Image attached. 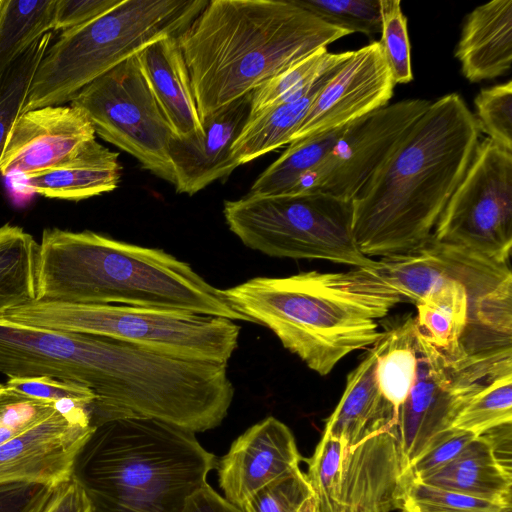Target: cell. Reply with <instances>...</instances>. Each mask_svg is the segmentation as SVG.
<instances>
[{
  "mask_svg": "<svg viewBox=\"0 0 512 512\" xmlns=\"http://www.w3.org/2000/svg\"><path fill=\"white\" fill-rule=\"evenodd\" d=\"M480 130L457 93L423 115L352 199V228L368 258L409 251L426 240L463 179Z\"/></svg>",
  "mask_w": 512,
  "mask_h": 512,
  "instance_id": "6da1fadb",
  "label": "cell"
},
{
  "mask_svg": "<svg viewBox=\"0 0 512 512\" xmlns=\"http://www.w3.org/2000/svg\"><path fill=\"white\" fill-rule=\"evenodd\" d=\"M349 34L294 0H211L176 38L202 121Z\"/></svg>",
  "mask_w": 512,
  "mask_h": 512,
  "instance_id": "7a4b0ae2",
  "label": "cell"
},
{
  "mask_svg": "<svg viewBox=\"0 0 512 512\" xmlns=\"http://www.w3.org/2000/svg\"><path fill=\"white\" fill-rule=\"evenodd\" d=\"M36 280V301L158 308L251 322L189 263L90 230L45 228Z\"/></svg>",
  "mask_w": 512,
  "mask_h": 512,
  "instance_id": "3957f363",
  "label": "cell"
},
{
  "mask_svg": "<svg viewBox=\"0 0 512 512\" xmlns=\"http://www.w3.org/2000/svg\"><path fill=\"white\" fill-rule=\"evenodd\" d=\"M217 467L194 432L154 418L106 421L77 452L71 477L92 512H183Z\"/></svg>",
  "mask_w": 512,
  "mask_h": 512,
  "instance_id": "277c9868",
  "label": "cell"
},
{
  "mask_svg": "<svg viewBox=\"0 0 512 512\" xmlns=\"http://www.w3.org/2000/svg\"><path fill=\"white\" fill-rule=\"evenodd\" d=\"M224 293L321 376L351 352L371 347L382 334L377 320L403 302L396 294L353 282L347 272L258 276Z\"/></svg>",
  "mask_w": 512,
  "mask_h": 512,
  "instance_id": "5b68a950",
  "label": "cell"
},
{
  "mask_svg": "<svg viewBox=\"0 0 512 512\" xmlns=\"http://www.w3.org/2000/svg\"><path fill=\"white\" fill-rule=\"evenodd\" d=\"M207 0H121L102 16L62 31L33 76L23 111L64 105L86 85L150 43L178 36Z\"/></svg>",
  "mask_w": 512,
  "mask_h": 512,
  "instance_id": "8992f818",
  "label": "cell"
},
{
  "mask_svg": "<svg viewBox=\"0 0 512 512\" xmlns=\"http://www.w3.org/2000/svg\"><path fill=\"white\" fill-rule=\"evenodd\" d=\"M0 317L44 329L113 338L181 359L220 364H228L238 347L241 329L223 317L113 304L33 301Z\"/></svg>",
  "mask_w": 512,
  "mask_h": 512,
  "instance_id": "52a82bcc",
  "label": "cell"
},
{
  "mask_svg": "<svg viewBox=\"0 0 512 512\" xmlns=\"http://www.w3.org/2000/svg\"><path fill=\"white\" fill-rule=\"evenodd\" d=\"M223 215L246 247L271 257L326 260L354 268L374 262L355 241L351 202L324 193L246 194L226 200Z\"/></svg>",
  "mask_w": 512,
  "mask_h": 512,
  "instance_id": "ba28073f",
  "label": "cell"
},
{
  "mask_svg": "<svg viewBox=\"0 0 512 512\" xmlns=\"http://www.w3.org/2000/svg\"><path fill=\"white\" fill-rule=\"evenodd\" d=\"M509 371L512 354H449L417 328V371L395 425L405 468L453 432L458 414L483 385Z\"/></svg>",
  "mask_w": 512,
  "mask_h": 512,
  "instance_id": "9c48e42d",
  "label": "cell"
},
{
  "mask_svg": "<svg viewBox=\"0 0 512 512\" xmlns=\"http://www.w3.org/2000/svg\"><path fill=\"white\" fill-rule=\"evenodd\" d=\"M69 103L86 114L95 134L175 184L169 157L174 134L136 54L86 85Z\"/></svg>",
  "mask_w": 512,
  "mask_h": 512,
  "instance_id": "30bf717a",
  "label": "cell"
},
{
  "mask_svg": "<svg viewBox=\"0 0 512 512\" xmlns=\"http://www.w3.org/2000/svg\"><path fill=\"white\" fill-rule=\"evenodd\" d=\"M432 237L492 261L509 264L512 248V152L479 142Z\"/></svg>",
  "mask_w": 512,
  "mask_h": 512,
  "instance_id": "8fae6325",
  "label": "cell"
},
{
  "mask_svg": "<svg viewBox=\"0 0 512 512\" xmlns=\"http://www.w3.org/2000/svg\"><path fill=\"white\" fill-rule=\"evenodd\" d=\"M430 103L405 99L351 122L321 164L291 194L320 192L351 202Z\"/></svg>",
  "mask_w": 512,
  "mask_h": 512,
  "instance_id": "7c38bea8",
  "label": "cell"
},
{
  "mask_svg": "<svg viewBox=\"0 0 512 512\" xmlns=\"http://www.w3.org/2000/svg\"><path fill=\"white\" fill-rule=\"evenodd\" d=\"M93 429L88 407L59 403L47 418L0 445V481L58 485L68 480Z\"/></svg>",
  "mask_w": 512,
  "mask_h": 512,
  "instance_id": "4fadbf2b",
  "label": "cell"
},
{
  "mask_svg": "<svg viewBox=\"0 0 512 512\" xmlns=\"http://www.w3.org/2000/svg\"><path fill=\"white\" fill-rule=\"evenodd\" d=\"M394 86L379 42L351 51L317 93L290 143L339 129L388 105Z\"/></svg>",
  "mask_w": 512,
  "mask_h": 512,
  "instance_id": "5bb4252c",
  "label": "cell"
},
{
  "mask_svg": "<svg viewBox=\"0 0 512 512\" xmlns=\"http://www.w3.org/2000/svg\"><path fill=\"white\" fill-rule=\"evenodd\" d=\"M95 135L86 114L73 105L22 112L9 132L0 160V174L24 177L41 171L95 139Z\"/></svg>",
  "mask_w": 512,
  "mask_h": 512,
  "instance_id": "9a60e30c",
  "label": "cell"
},
{
  "mask_svg": "<svg viewBox=\"0 0 512 512\" xmlns=\"http://www.w3.org/2000/svg\"><path fill=\"white\" fill-rule=\"evenodd\" d=\"M407 474L395 431L374 435L346 452L336 512H391L401 509Z\"/></svg>",
  "mask_w": 512,
  "mask_h": 512,
  "instance_id": "2e32d148",
  "label": "cell"
},
{
  "mask_svg": "<svg viewBox=\"0 0 512 512\" xmlns=\"http://www.w3.org/2000/svg\"><path fill=\"white\" fill-rule=\"evenodd\" d=\"M301 455L291 430L267 417L240 435L217 464L224 498L243 508L258 489L296 467Z\"/></svg>",
  "mask_w": 512,
  "mask_h": 512,
  "instance_id": "e0dca14e",
  "label": "cell"
},
{
  "mask_svg": "<svg viewBox=\"0 0 512 512\" xmlns=\"http://www.w3.org/2000/svg\"><path fill=\"white\" fill-rule=\"evenodd\" d=\"M250 103L251 93L203 119L201 134L172 136L169 157L178 193L194 195L238 167L231 147L247 121Z\"/></svg>",
  "mask_w": 512,
  "mask_h": 512,
  "instance_id": "ac0fdd59",
  "label": "cell"
},
{
  "mask_svg": "<svg viewBox=\"0 0 512 512\" xmlns=\"http://www.w3.org/2000/svg\"><path fill=\"white\" fill-rule=\"evenodd\" d=\"M369 348L348 374L341 399L324 428L323 435L340 441L346 452L374 435L395 431L397 411L382 396L377 352L374 345Z\"/></svg>",
  "mask_w": 512,
  "mask_h": 512,
  "instance_id": "d6986e66",
  "label": "cell"
},
{
  "mask_svg": "<svg viewBox=\"0 0 512 512\" xmlns=\"http://www.w3.org/2000/svg\"><path fill=\"white\" fill-rule=\"evenodd\" d=\"M118 157V153L93 139L52 166L24 176V185L47 198L85 200L118 187L121 177Z\"/></svg>",
  "mask_w": 512,
  "mask_h": 512,
  "instance_id": "ffe728a7",
  "label": "cell"
},
{
  "mask_svg": "<svg viewBox=\"0 0 512 512\" xmlns=\"http://www.w3.org/2000/svg\"><path fill=\"white\" fill-rule=\"evenodd\" d=\"M455 57L470 82L507 74L512 64V0H493L466 17Z\"/></svg>",
  "mask_w": 512,
  "mask_h": 512,
  "instance_id": "44dd1931",
  "label": "cell"
},
{
  "mask_svg": "<svg viewBox=\"0 0 512 512\" xmlns=\"http://www.w3.org/2000/svg\"><path fill=\"white\" fill-rule=\"evenodd\" d=\"M136 56L173 134L178 137L201 134L202 123L176 36L160 38Z\"/></svg>",
  "mask_w": 512,
  "mask_h": 512,
  "instance_id": "7402d4cb",
  "label": "cell"
},
{
  "mask_svg": "<svg viewBox=\"0 0 512 512\" xmlns=\"http://www.w3.org/2000/svg\"><path fill=\"white\" fill-rule=\"evenodd\" d=\"M350 55L351 51L295 97L248 117L231 147L232 160L240 166L290 144L317 93Z\"/></svg>",
  "mask_w": 512,
  "mask_h": 512,
  "instance_id": "603a6c76",
  "label": "cell"
},
{
  "mask_svg": "<svg viewBox=\"0 0 512 512\" xmlns=\"http://www.w3.org/2000/svg\"><path fill=\"white\" fill-rule=\"evenodd\" d=\"M418 481L503 505L512 504V471L498 462L482 435L476 436L444 467Z\"/></svg>",
  "mask_w": 512,
  "mask_h": 512,
  "instance_id": "cb8c5ba5",
  "label": "cell"
},
{
  "mask_svg": "<svg viewBox=\"0 0 512 512\" xmlns=\"http://www.w3.org/2000/svg\"><path fill=\"white\" fill-rule=\"evenodd\" d=\"M39 243L19 226L0 227V316L36 301Z\"/></svg>",
  "mask_w": 512,
  "mask_h": 512,
  "instance_id": "d4e9b609",
  "label": "cell"
},
{
  "mask_svg": "<svg viewBox=\"0 0 512 512\" xmlns=\"http://www.w3.org/2000/svg\"><path fill=\"white\" fill-rule=\"evenodd\" d=\"M346 126L290 143L288 148L257 177L247 194H291L301 180L321 164Z\"/></svg>",
  "mask_w": 512,
  "mask_h": 512,
  "instance_id": "484cf974",
  "label": "cell"
},
{
  "mask_svg": "<svg viewBox=\"0 0 512 512\" xmlns=\"http://www.w3.org/2000/svg\"><path fill=\"white\" fill-rule=\"evenodd\" d=\"M57 0H0V74L38 38L52 32Z\"/></svg>",
  "mask_w": 512,
  "mask_h": 512,
  "instance_id": "4316f807",
  "label": "cell"
},
{
  "mask_svg": "<svg viewBox=\"0 0 512 512\" xmlns=\"http://www.w3.org/2000/svg\"><path fill=\"white\" fill-rule=\"evenodd\" d=\"M349 54L350 51L330 53L324 48L272 76L251 92L248 117L295 97Z\"/></svg>",
  "mask_w": 512,
  "mask_h": 512,
  "instance_id": "83f0119b",
  "label": "cell"
},
{
  "mask_svg": "<svg viewBox=\"0 0 512 512\" xmlns=\"http://www.w3.org/2000/svg\"><path fill=\"white\" fill-rule=\"evenodd\" d=\"M53 32L38 38L0 74V160L9 132L22 113L35 71L52 40Z\"/></svg>",
  "mask_w": 512,
  "mask_h": 512,
  "instance_id": "f1b7e54d",
  "label": "cell"
},
{
  "mask_svg": "<svg viewBox=\"0 0 512 512\" xmlns=\"http://www.w3.org/2000/svg\"><path fill=\"white\" fill-rule=\"evenodd\" d=\"M506 423H512V371L483 385L462 408L453 427L478 436Z\"/></svg>",
  "mask_w": 512,
  "mask_h": 512,
  "instance_id": "f546056e",
  "label": "cell"
},
{
  "mask_svg": "<svg viewBox=\"0 0 512 512\" xmlns=\"http://www.w3.org/2000/svg\"><path fill=\"white\" fill-rule=\"evenodd\" d=\"M383 58L395 84H405L413 79L407 19L399 0H379Z\"/></svg>",
  "mask_w": 512,
  "mask_h": 512,
  "instance_id": "4dcf8cb0",
  "label": "cell"
},
{
  "mask_svg": "<svg viewBox=\"0 0 512 512\" xmlns=\"http://www.w3.org/2000/svg\"><path fill=\"white\" fill-rule=\"evenodd\" d=\"M401 510L403 512H512V505H503L411 480L406 486Z\"/></svg>",
  "mask_w": 512,
  "mask_h": 512,
  "instance_id": "1f68e13d",
  "label": "cell"
},
{
  "mask_svg": "<svg viewBox=\"0 0 512 512\" xmlns=\"http://www.w3.org/2000/svg\"><path fill=\"white\" fill-rule=\"evenodd\" d=\"M323 21L352 33H380L379 0H294Z\"/></svg>",
  "mask_w": 512,
  "mask_h": 512,
  "instance_id": "d6a6232c",
  "label": "cell"
},
{
  "mask_svg": "<svg viewBox=\"0 0 512 512\" xmlns=\"http://www.w3.org/2000/svg\"><path fill=\"white\" fill-rule=\"evenodd\" d=\"M342 443L323 435L308 462L306 474L317 499L319 512H336L342 460Z\"/></svg>",
  "mask_w": 512,
  "mask_h": 512,
  "instance_id": "836d02e7",
  "label": "cell"
},
{
  "mask_svg": "<svg viewBox=\"0 0 512 512\" xmlns=\"http://www.w3.org/2000/svg\"><path fill=\"white\" fill-rule=\"evenodd\" d=\"M314 495L306 474L299 467L273 479L245 502L244 512H298Z\"/></svg>",
  "mask_w": 512,
  "mask_h": 512,
  "instance_id": "e575fe53",
  "label": "cell"
},
{
  "mask_svg": "<svg viewBox=\"0 0 512 512\" xmlns=\"http://www.w3.org/2000/svg\"><path fill=\"white\" fill-rule=\"evenodd\" d=\"M479 130L493 143L512 152V83L482 89L474 99Z\"/></svg>",
  "mask_w": 512,
  "mask_h": 512,
  "instance_id": "d590c367",
  "label": "cell"
},
{
  "mask_svg": "<svg viewBox=\"0 0 512 512\" xmlns=\"http://www.w3.org/2000/svg\"><path fill=\"white\" fill-rule=\"evenodd\" d=\"M58 404L24 396L7 388L0 392V445L47 418Z\"/></svg>",
  "mask_w": 512,
  "mask_h": 512,
  "instance_id": "8d00e7d4",
  "label": "cell"
},
{
  "mask_svg": "<svg viewBox=\"0 0 512 512\" xmlns=\"http://www.w3.org/2000/svg\"><path fill=\"white\" fill-rule=\"evenodd\" d=\"M5 386L24 396L51 403H75L90 409L97 400L89 388L48 376L9 378Z\"/></svg>",
  "mask_w": 512,
  "mask_h": 512,
  "instance_id": "74e56055",
  "label": "cell"
},
{
  "mask_svg": "<svg viewBox=\"0 0 512 512\" xmlns=\"http://www.w3.org/2000/svg\"><path fill=\"white\" fill-rule=\"evenodd\" d=\"M55 486L33 481H0V512H41Z\"/></svg>",
  "mask_w": 512,
  "mask_h": 512,
  "instance_id": "f35d334b",
  "label": "cell"
},
{
  "mask_svg": "<svg viewBox=\"0 0 512 512\" xmlns=\"http://www.w3.org/2000/svg\"><path fill=\"white\" fill-rule=\"evenodd\" d=\"M475 437L476 435L471 432L454 428L447 438L426 452L407 469L409 478L421 480L444 467Z\"/></svg>",
  "mask_w": 512,
  "mask_h": 512,
  "instance_id": "ab89813d",
  "label": "cell"
},
{
  "mask_svg": "<svg viewBox=\"0 0 512 512\" xmlns=\"http://www.w3.org/2000/svg\"><path fill=\"white\" fill-rule=\"evenodd\" d=\"M121 0H57L53 31L86 24L117 6Z\"/></svg>",
  "mask_w": 512,
  "mask_h": 512,
  "instance_id": "60d3db41",
  "label": "cell"
},
{
  "mask_svg": "<svg viewBox=\"0 0 512 512\" xmlns=\"http://www.w3.org/2000/svg\"><path fill=\"white\" fill-rule=\"evenodd\" d=\"M41 512H92V507L82 487L70 477L55 486Z\"/></svg>",
  "mask_w": 512,
  "mask_h": 512,
  "instance_id": "b9f144b4",
  "label": "cell"
},
{
  "mask_svg": "<svg viewBox=\"0 0 512 512\" xmlns=\"http://www.w3.org/2000/svg\"><path fill=\"white\" fill-rule=\"evenodd\" d=\"M183 512H244L220 496L207 483L187 500Z\"/></svg>",
  "mask_w": 512,
  "mask_h": 512,
  "instance_id": "7bdbcfd3",
  "label": "cell"
},
{
  "mask_svg": "<svg viewBox=\"0 0 512 512\" xmlns=\"http://www.w3.org/2000/svg\"><path fill=\"white\" fill-rule=\"evenodd\" d=\"M512 423L502 424L487 430L481 435L488 441L498 462L507 470L511 467ZM479 436V435H478Z\"/></svg>",
  "mask_w": 512,
  "mask_h": 512,
  "instance_id": "ee69618b",
  "label": "cell"
},
{
  "mask_svg": "<svg viewBox=\"0 0 512 512\" xmlns=\"http://www.w3.org/2000/svg\"><path fill=\"white\" fill-rule=\"evenodd\" d=\"M298 512H319L318 503L315 495L308 498Z\"/></svg>",
  "mask_w": 512,
  "mask_h": 512,
  "instance_id": "f6af8a7d",
  "label": "cell"
},
{
  "mask_svg": "<svg viewBox=\"0 0 512 512\" xmlns=\"http://www.w3.org/2000/svg\"><path fill=\"white\" fill-rule=\"evenodd\" d=\"M3 388H4V384L0 383V392L3 390Z\"/></svg>",
  "mask_w": 512,
  "mask_h": 512,
  "instance_id": "bcb514c9",
  "label": "cell"
}]
</instances>
